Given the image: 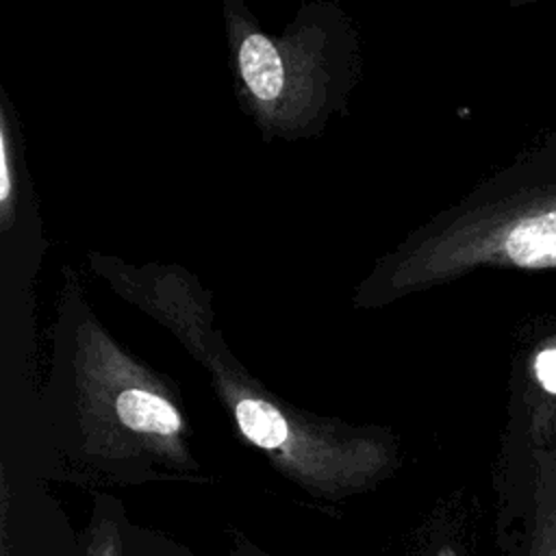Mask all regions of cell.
I'll list each match as a JSON object with an SVG mask.
<instances>
[{
  "label": "cell",
  "instance_id": "obj_1",
  "mask_svg": "<svg viewBox=\"0 0 556 556\" xmlns=\"http://www.w3.org/2000/svg\"><path fill=\"white\" fill-rule=\"evenodd\" d=\"M447 254L456 267H556V130L480 191Z\"/></svg>",
  "mask_w": 556,
  "mask_h": 556
},
{
  "label": "cell",
  "instance_id": "obj_2",
  "mask_svg": "<svg viewBox=\"0 0 556 556\" xmlns=\"http://www.w3.org/2000/svg\"><path fill=\"white\" fill-rule=\"evenodd\" d=\"M526 556H556V447L530 452Z\"/></svg>",
  "mask_w": 556,
  "mask_h": 556
},
{
  "label": "cell",
  "instance_id": "obj_3",
  "mask_svg": "<svg viewBox=\"0 0 556 556\" xmlns=\"http://www.w3.org/2000/svg\"><path fill=\"white\" fill-rule=\"evenodd\" d=\"M530 452L556 447V332L539 339L528 361Z\"/></svg>",
  "mask_w": 556,
  "mask_h": 556
},
{
  "label": "cell",
  "instance_id": "obj_4",
  "mask_svg": "<svg viewBox=\"0 0 556 556\" xmlns=\"http://www.w3.org/2000/svg\"><path fill=\"white\" fill-rule=\"evenodd\" d=\"M239 72L258 102H274L282 93L285 67L278 48L261 33H250L239 43Z\"/></svg>",
  "mask_w": 556,
  "mask_h": 556
},
{
  "label": "cell",
  "instance_id": "obj_5",
  "mask_svg": "<svg viewBox=\"0 0 556 556\" xmlns=\"http://www.w3.org/2000/svg\"><path fill=\"white\" fill-rule=\"evenodd\" d=\"M119 421L143 434L174 437L180 430V415L161 395L146 389H126L115 404Z\"/></svg>",
  "mask_w": 556,
  "mask_h": 556
},
{
  "label": "cell",
  "instance_id": "obj_6",
  "mask_svg": "<svg viewBox=\"0 0 556 556\" xmlns=\"http://www.w3.org/2000/svg\"><path fill=\"white\" fill-rule=\"evenodd\" d=\"M235 417L248 441L274 454H278L293 434L287 419L263 400H239L235 406Z\"/></svg>",
  "mask_w": 556,
  "mask_h": 556
},
{
  "label": "cell",
  "instance_id": "obj_7",
  "mask_svg": "<svg viewBox=\"0 0 556 556\" xmlns=\"http://www.w3.org/2000/svg\"><path fill=\"white\" fill-rule=\"evenodd\" d=\"M85 556H122V545L115 526L102 523L93 530Z\"/></svg>",
  "mask_w": 556,
  "mask_h": 556
},
{
  "label": "cell",
  "instance_id": "obj_8",
  "mask_svg": "<svg viewBox=\"0 0 556 556\" xmlns=\"http://www.w3.org/2000/svg\"><path fill=\"white\" fill-rule=\"evenodd\" d=\"M0 198L2 202L9 198L11 191V178H9V163H7V148H4V137H0Z\"/></svg>",
  "mask_w": 556,
  "mask_h": 556
},
{
  "label": "cell",
  "instance_id": "obj_9",
  "mask_svg": "<svg viewBox=\"0 0 556 556\" xmlns=\"http://www.w3.org/2000/svg\"><path fill=\"white\" fill-rule=\"evenodd\" d=\"M232 556H263V554H258L248 541H239L237 547L232 549Z\"/></svg>",
  "mask_w": 556,
  "mask_h": 556
},
{
  "label": "cell",
  "instance_id": "obj_10",
  "mask_svg": "<svg viewBox=\"0 0 556 556\" xmlns=\"http://www.w3.org/2000/svg\"><path fill=\"white\" fill-rule=\"evenodd\" d=\"M437 556H456V552H454L452 547H443V549H441Z\"/></svg>",
  "mask_w": 556,
  "mask_h": 556
}]
</instances>
